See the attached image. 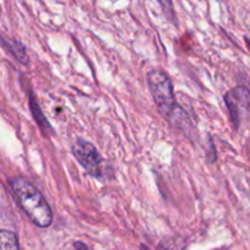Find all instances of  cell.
<instances>
[{"label":"cell","mask_w":250,"mask_h":250,"mask_svg":"<svg viewBox=\"0 0 250 250\" xmlns=\"http://www.w3.org/2000/svg\"><path fill=\"white\" fill-rule=\"evenodd\" d=\"M14 196L21 210L40 228H47L53 222V211L43 194L26 178L9 180Z\"/></svg>","instance_id":"cell-1"},{"label":"cell","mask_w":250,"mask_h":250,"mask_svg":"<svg viewBox=\"0 0 250 250\" xmlns=\"http://www.w3.org/2000/svg\"><path fill=\"white\" fill-rule=\"evenodd\" d=\"M147 85L160 114L169 122L180 108L175 101L169 76L160 69H152L147 73Z\"/></svg>","instance_id":"cell-2"},{"label":"cell","mask_w":250,"mask_h":250,"mask_svg":"<svg viewBox=\"0 0 250 250\" xmlns=\"http://www.w3.org/2000/svg\"><path fill=\"white\" fill-rule=\"evenodd\" d=\"M71 151H73V155L76 158V161L80 163L81 167L88 174L98 178V179L104 177V160L100 155L96 146L92 145L90 141L85 140V139H78L74 143Z\"/></svg>","instance_id":"cell-3"},{"label":"cell","mask_w":250,"mask_h":250,"mask_svg":"<svg viewBox=\"0 0 250 250\" xmlns=\"http://www.w3.org/2000/svg\"><path fill=\"white\" fill-rule=\"evenodd\" d=\"M223 100L227 105L233 128L238 129L242 119L250 109L249 88L244 87V86H237L234 88H230L228 92H226Z\"/></svg>","instance_id":"cell-4"},{"label":"cell","mask_w":250,"mask_h":250,"mask_svg":"<svg viewBox=\"0 0 250 250\" xmlns=\"http://www.w3.org/2000/svg\"><path fill=\"white\" fill-rule=\"evenodd\" d=\"M0 42L3 44V47L18 60L22 65H28L30 64V58H28L26 48L20 41L11 40V38L5 37V36H0Z\"/></svg>","instance_id":"cell-5"},{"label":"cell","mask_w":250,"mask_h":250,"mask_svg":"<svg viewBox=\"0 0 250 250\" xmlns=\"http://www.w3.org/2000/svg\"><path fill=\"white\" fill-rule=\"evenodd\" d=\"M28 103H30V109L33 115V119L36 120L37 125L40 126L41 131H42L45 136L53 135V134H54V130H53L52 125L49 124L47 118H45L44 114H43L42 109H41L40 104H38L33 92H30V96H28Z\"/></svg>","instance_id":"cell-6"},{"label":"cell","mask_w":250,"mask_h":250,"mask_svg":"<svg viewBox=\"0 0 250 250\" xmlns=\"http://www.w3.org/2000/svg\"><path fill=\"white\" fill-rule=\"evenodd\" d=\"M0 250H20L19 237L15 232L0 228Z\"/></svg>","instance_id":"cell-7"},{"label":"cell","mask_w":250,"mask_h":250,"mask_svg":"<svg viewBox=\"0 0 250 250\" xmlns=\"http://www.w3.org/2000/svg\"><path fill=\"white\" fill-rule=\"evenodd\" d=\"M160 6L162 8V11L165 13L166 18L168 19V21H170L172 23H174L175 26L178 25L177 22V16H175L174 11V5H173L172 0H157Z\"/></svg>","instance_id":"cell-8"},{"label":"cell","mask_w":250,"mask_h":250,"mask_svg":"<svg viewBox=\"0 0 250 250\" xmlns=\"http://www.w3.org/2000/svg\"><path fill=\"white\" fill-rule=\"evenodd\" d=\"M179 248V249L184 250L185 249V244L184 240L182 238H172L170 240H168L167 243H165V250H175V248Z\"/></svg>","instance_id":"cell-9"},{"label":"cell","mask_w":250,"mask_h":250,"mask_svg":"<svg viewBox=\"0 0 250 250\" xmlns=\"http://www.w3.org/2000/svg\"><path fill=\"white\" fill-rule=\"evenodd\" d=\"M74 248H75V250H91L90 248L83 242H76L75 244H74Z\"/></svg>","instance_id":"cell-10"},{"label":"cell","mask_w":250,"mask_h":250,"mask_svg":"<svg viewBox=\"0 0 250 250\" xmlns=\"http://www.w3.org/2000/svg\"><path fill=\"white\" fill-rule=\"evenodd\" d=\"M140 250H151V249L148 247H146L145 244H141L140 245Z\"/></svg>","instance_id":"cell-11"},{"label":"cell","mask_w":250,"mask_h":250,"mask_svg":"<svg viewBox=\"0 0 250 250\" xmlns=\"http://www.w3.org/2000/svg\"><path fill=\"white\" fill-rule=\"evenodd\" d=\"M245 42H247L248 48H249V49H250V40H249V38H245Z\"/></svg>","instance_id":"cell-12"}]
</instances>
